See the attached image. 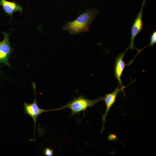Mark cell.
I'll return each mask as SVG.
<instances>
[{"label": "cell", "instance_id": "6", "mask_svg": "<svg viewBox=\"0 0 156 156\" xmlns=\"http://www.w3.org/2000/svg\"><path fill=\"white\" fill-rule=\"evenodd\" d=\"M145 1H143L142 7L137 17L134 20L133 25L131 29V42L129 46L130 48L133 49L134 48V38L137 34L142 31L144 25L142 19L143 9H144Z\"/></svg>", "mask_w": 156, "mask_h": 156}, {"label": "cell", "instance_id": "1", "mask_svg": "<svg viewBox=\"0 0 156 156\" xmlns=\"http://www.w3.org/2000/svg\"><path fill=\"white\" fill-rule=\"evenodd\" d=\"M97 14V11L95 9L86 10L75 20L67 23L63 30L71 34L89 31L90 26Z\"/></svg>", "mask_w": 156, "mask_h": 156}, {"label": "cell", "instance_id": "2", "mask_svg": "<svg viewBox=\"0 0 156 156\" xmlns=\"http://www.w3.org/2000/svg\"><path fill=\"white\" fill-rule=\"evenodd\" d=\"M103 97H100L92 100L83 96H80L74 98L62 107L55 110H58L69 108L72 111L71 115L73 116L82 111H85L88 107H92L99 102L103 100Z\"/></svg>", "mask_w": 156, "mask_h": 156}, {"label": "cell", "instance_id": "10", "mask_svg": "<svg viewBox=\"0 0 156 156\" xmlns=\"http://www.w3.org/2000/svg\"><path fill=\"white\" fill-rule=\"evenodd\" d=\"M54 151L53 149L49 148H46L44 151V155L46 156H52L53 155Z\"/></svg>", "mask_w": 156, "mask_h": 156}, {"label": "cell", "instance_id": "9", "mask_svg": "<svg viewBox=\"0 0 156 156\" xmlns=\"http://www.w3.org/2000/svg\"><path fill=\"white\" fill-rule=\"evenodd\" d=\"M150 43L147 46L150 45L151 46H153L156 43V31L154 32L152 34L150 39Z\"/></svg>", "mask_w": 156, "mask_h": 156}, {"label": "cell", "instance_id": "3", "mask_svg": "<svg viewBox=\"0 0 156 156\" xmlns=\"http://www.w3.org/2000/svg\"><path fill=\"white\" fill-rule=\"evenodd\" d=\"M35 94V99L33 102L32 103H24V112L30 117L33 119L34 126V139H35V130L36 126V123L37 119L40 114L45 112L49 111H55V110H46L42 109L38 107V105L37 100L36 99V84L32 82Z\"/></svg>", "mask_w": 156, "mask_h": 156}, {"label": "cell", "instance_id": "5", "mask_svg": "<svg viewBox=\"0 0 156 156\" xmlns=\"http://www.w3.org/2000/svg\"><path fill=\"white\" fill-rule=\"evenodd\" d=\"M125 88V86H122L121 88L118 86L113 92L110 94H106L103 100L105 101L106 106V110L105 114L102 116V128L101 133H102L104 129V125L107 117L108 112L112 107L115 102L116 97L118 94L121 90H123Z\"/></svg>", "mask_w": 156, "mask_h": 156}, {"label": "cell", "instance_id": "8", "mask_svg": "<svg viewBox=\"0 0 156 156\" xmlns=\"http://www.w3.org/2000/svg\"><path fill=\"white\" fill-rule=\"evenodd\" d=\"M0 6H2L5 13L11 18L14 12L18 11L22 13V7L14 2L0 0Z\"/></svg>", "mask_w": 156, "mask_h": 156}, {"label": "cell", "instance_id": "4", "mask_svg": "<svg viewBox=\"0 0 156 156\" xmlns=\"http://www.w3.org/2000/svg\"><path fill=\"white\" fill-rule=\"evenodd\" d=\"M4 40L0 42V64H5L10 67L8 60L13 51L9 40L10 34L3 32Z\"/></svg>", "mask_w": 156, "mask_h": 156}, {"label": "cell", "instance_id": "7", "mask_svg": "<svg viewBox=\"0 0 156 156\" xmlns=\"http://www.w3.org/2000/svg\"><path fill=\"white\" fill-rule=\"evenodd\" d=\"M128 48L129 47L126 49L125 51L119 54L116 58L114 68L115 75L116 79L119 82V85L121 86H123L121 77L123 74L125 66V64L123 60V58Z\"/></svg>", "mask_w": 156, "mask_h": 156}]
</instances>
